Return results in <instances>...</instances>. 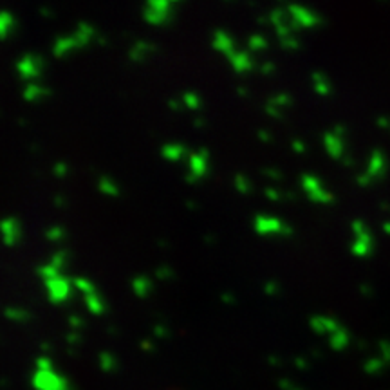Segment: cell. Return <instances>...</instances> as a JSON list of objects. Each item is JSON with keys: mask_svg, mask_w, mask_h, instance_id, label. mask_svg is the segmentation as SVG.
Segmentation results:
<instances>
[{"mask_svg": "<svg viewBox=\"0 0 390 390\" xmlns=\"http://www.w3.org/2000/svg\"><path fill=\"white\" fill-rule=\"evenodd\" d=\"M323 145H325V150L327 154L332 157V159H341V157H345V145H343V139L338 137L336 134L332 130H329L323 136Z\"/></svg>", "mask_w": 390, "mask_h": 390, "instance_id": "obj_9", "label": "cell"}, {"mask_svg": "<svg viewBox=\"0 0 390 390\" xmlns=\"http://www.w3.org/2000/svg\"><path fill=\"white\" fill-rule=\"evenodd\" d=\"M235 188L240 192V194H248L249 190H251V183H249V179L244 174H237L235 176Z\"/></svg>", "mask_w": 390, "mask_h": 390, "instance_id": "obj_27", "label": "cell"}, {"mask_svg": "<svg viewBox=\"0 0 390 390\" xmlns=\"http://www.w3.org/2000/svg\"><path fill=\"white\" fill-rule=\"evenodd\" d=\"M141 345H143V349H150V343H148V341H143Z\"/></svg>", "mask_w": 390, "mask_h": 390, "instance_id": "obj_56", "label": "cell"}, {"mask_svg": "<svg viewBox=\"0 0 390 390\" xmlns=\"http://www.w3.org/2000/svg\"><path fill=\"white\" fill-rule=\"evenodd\" d=\"M69 323H71V325H73L74 329H78V327L83 325V320L80 317H76V314H74V317H69Z\"/></svg>", "mask_w": 390, "mask_h": 390, "instance_id": "obj_43", "label": "cell"}, {"mask_svg": "<svg viewBox=\"0 0 390 390\" xmlns=\"http://www.w3.org/2000/svg\"><path fill=\"white\" fill-rule=\"evenodd\" d=\"M152 45L150 44H146V42H137L134 47H132V51H130V58L132 60H141V58H145L146 56V53L148 51H152Z\"/></svg>", "mask_w": 390, "mask_h": 390, "instance_id": "obj_24", "label": "cell"}, {"mask_svg": "<svg viewBox=\"0 0 390 390\" xmlns=\"http://www.w3.org/2000/svg\"><path fill=\"white\" fill-rule=\"evenodd\" d=\"M312 85H314V91L322 96L332 93L331 82L327 80V76L323 73H312Z\"/></svg>", "mask_w": 390, "mask_h": 390, "instance_id": "obj_19", "label": "cell"}, {"mask_svg": "<svg viewBox=\"0 0 390 390\" xmlns=\"http://www.w3.org/2000/svg\"><path fill=\"white\" fill-rule=\"evenodd\" d=\"M291 146H292V150L298 152V154H302V152H306V143L300 141V139H295Z\"/></svg>", "mask_w": 390, "mask_h": 390, "instance_id": "obj_39", "label": "cell"}, {"mask_svg": "<svg viewBox=\"0 0 390 390\" xmlns=\"http://www.w3.org/2000/svg\"><path fill=\"white\" fill-rule=\"evenodd\" d=\"M228 60L237 73H248L253 67V58L248 53H244V51H235V53L229 54Z\"/></svg>", "mask_w": 390, "mask_h": 390, "instance_id": "obj_13", "label": "cell"}, {"mask_svg": "<svg viewBox=\"0 0 390 390\" xmlns=\"http://www.w3.org/2000/svg\"><path fill=\"white\" fill-rule=\"evenodd\" d=\"M42 67H44V62L40 58H34V56H25L19 64V71L24 78H34V76H38Z\"/></svg>", "mask_w": 390, "mask_h": 390, "instance_id": "obj_12", "label": "cell"}, {"mask_svg": "<svg viewBox=\"0 0 390 390\" xmlns=\"http://www.w3.org/2000/svg\"><path fill=\"white\" fill-rule=\"evenodd\" d=\"M69 259V253L67 251H64V249H60L58 253H54L53 257H51V266H54L56 269H62L65 266V262H67Z\"/></svg>", "mask_w": 390, "mask_h": 390, "instance_id": "obj_29", "label": "cell"}, {"mask_svg": "<svg viewBox=\"0 0 390 390\" xmlns=\"http://www.w3.org/2000/svg\"><path fill=\"white\" fill-rule=\"evenodd\" d=\"M266 197H268V199H271V200H278V199H280V194H278L275 188H266Z\"/></svg>", "mask_w": 390, "mask_h": 390, "instance_id": "obj_42", "label": "cell"}, {"mask_svg": "<svg viewBox=\"0 0 390 390\" xmlns=\"http://www.w3.org/2000/svg\"><path fill=\"white\" fill-rule=\"evenodd\" d=\"M76 47H78V44H76V40H74V34H71V36H62V38L56 40L53 51L56 56H65L69 51H73V49Z\"/></svg>", "mask_w": 390, "mask_h": 390, "instance_id": "obj_17", "label": "cell"}, {"mask_svg": "<svg viewBox=\"0 0 390 390\" xmlns=\"http://www.w3.org/2000/svg\"><path fill=\"white\" fill-rule=\"evenodd\" d=\"M85 306H87V309L93 314H103L105 312V300H103L98 292H94V295H89V297H85Z\"/></svg>", "mask_w": 390, "mask_h": 390, "instance_id": "obj_20", "label": "cell"}, {"mask_svg": "<svg viewBox=\"0 0 390 390\" xmlns=\"http://www.w3.org/2000/svg\"><path fill=\"white\" fill-rule=\"evenodd\" d=\"M64 235V228H60V226H54V228H51L49 231H45V237H47L49 240H60Z\"/></svg>", "mask_w": 390, "mask_h": 390, "instance_id": "obj_33", "label": "cell"}, {"mask_svg": "<svg viewBox=\"0 0 390 390\" xmlns=\"http://www.w3.org/2000/svg\"><path fill=\"white\" fill-rule=\"evenodd\" d=\"M185 154L186 148L183 145H179V143H168V145H165L161 148V156L165 159H168V161H179V159H183Z\"/></svg>", "mask_w": 390, "mask_h": 390, "instance_id": "obj_15", "label": "cell"}, {"mask_svg": "<svg viewBox=\"0 0 390 390\" xmlns=\"http://www.w3.org/2000/svg\"><path fill=\"white\" fill-rule=\"evenodd\" d=\"M381 351H383V354H385L387 360H390V343H387V341H381Z\"/></svg>", "mask_w": 390, "mask_h": 390, "instance_id": "obj_46", "label": "cell"}, {"mask_svg": "<svg viewBox=\"0 0 390 390\" xmlns=\"http://www.w3.org/2000/svg\"><path fill=\"white\" fill-rule=\"evenodd\" d=\"M271 102H273L278 108L288 107V105H291V96H289V94H286V93H282V94H278V96H275Z\"/></svg>", "mask_w": 390, "mask_h": 390, "instance_id": "obj_32", "label": "cell"}, {"mask_svg": "<svg viewBox=\"0 0 390 390\" xmlns=\"http://www.w3.org/2000/svg\"><path fill=\"white\" fill-rule=\"evenodd\" d=\"M259 137H260V139H262V141H271V136H269V134L266 130H260L259 132Z\"/></svg>", "mask_w": 390, "mask_h": 390, "instance_id": "obj_50", "label": "cell"}, {"mask_svg": "<svg viewBox=\"0 0 390 390\" xmlns=\"http://www.w3.org/2000/svg\"><path fill=\"white\" fill-rule=\"evenodd\" d=\"M347 343H349V334L343 327H340L334 334H331V345L334 349H343V347H347Z\"/></svg>", "mask_w": 390, "mask_h": 390, "instance_id": "obj_23", "label": "cell"}, {"mask_svg": "<svg viewBox=\"0 0 390 390\" xmlns=\"http://www.w3.org/2000/svg\"><path fill=\"white\" fill-rule=\"evenodd\" d=\"M222 300H225V302H228V303H229V302H233L235 298H233V297H229V295H225V297H222Z\"/></svg>", "mask_w": 390, "mask_h": 390, "instance_id": "obj_55", "label": "cell"}, {"mask_svg": "<svg viewBox=\"0 0 390 390\" xmlns=\"http://www.w3.org/2000/svg\"><path fill=\"white\" fill-rule=\"evenodd\" d=\"M44 94H47V91L38 87V85H30V87L25 89V98L31 100V102H33V100H38V98H42Z\"/></svg>", "mask_w": 390, "mask_h": 390, "instance_id": "obj_31", "label": "cell"}, {"mask_svg": "<svg viewBox=\"0 0 390 390\" xmlns=\"http://www.w3.org/2000/svg\"><path fill=\"white\" fill-rule=\"evenodd\" d=\"M282 42V47L284 49H298L300 47V42H298V38L297 36H286V38H282L280 40Z\"/></svg>", "mask_w": 390, "mask_h": 390, "instance_id": "obj_34", "label": "cell"}, {"mask_svg": "<svg viewBox=\"0 0 390 390\" xmlns=\"http://www.w3.org/2000/svg\"><path fill=\"white\" fill-rule=\"evenodd\" d=\"M249 47L255 49V51H260V49H266L268 47V40L264 38L262 34H251L249 36Z\"/></svg>", "mask_w": 390, "mask_h": 390, "instance_id": "obj_30", "label": "cell"}, {"mask_svg": "<svg viewBox=\"0 0 390 390\" xmlns=\"http://www.w3.org/2000/svg\"><path fill=\"white\" fill-rule=\"evenodd\" d=\"M262 73L264 74H271V73H275V64H264L262 65Z\"/></svg>", "mask_w": 390, "mask_h": 390, "instance_id": "obj_47", "label": "cell"}, {"mask_svg": "<svg viewBox=\"0 0 390 390\" xmlns=\"http://www.w3.org/2000/svg\"><path fill=\"white\" fill-rule=\"evenodd\" d=\"M170 107H172V108H176V111H177V108L181 107L179 100H170Z\"/></svg>", "mask_w": 390, "mask_h": 390, "instance_id": "obj_51", "label": "cell"}, {"mask_svg": "<svg viewBox=\"0 0 390 390\" xmlns=\"http://www.w3.org/2000/svg\"><path fill=\"white\" fill-rule=\"evenodd\" d=\"M302 186L306 194H308L309 199L312 203H322V205H331L334 200V195L331 192L325 190V186L322 185V181L318 179L317 176H311V174H303L302 176Z\"/></svg>", "mask_w": 390, "mask_h": 390, "instance_id": "obj_3", "label": "cell"}, {"mask_svg": "<svg viewBox=\"0 0 390 390\" xmlns=\"http://www.w3.org/2000/svg\"><path fill=\"white\" fill-rule=\"evenodd\" d=\"M311 327L314 329V332H320V334H334L341 325L334 320V318L312 317Z\"/></svg>", "mask_w": 390, "mask_h": 390, "instance_id": "obj_10", "label": "cell"}, {"mask_svg": "<svg viewBox=\"0 0 390 390\" xmlns=\"http://www.w3.org/2000/svg\"><path fill=\"white\" fill-rule=\"evenodd\" d=\"M352 231H354V244H352V255H356V257H369L374 248V239H372V233L371 229L367 228V225L363 220L356 219L352 220Z\"/></svg>", "mask_w": 390, "mask_h": 390, "instance_id": "obj_1", "label": "cell"}, {"mask_svg": "<svg viewBox=\"0 0 390 390\" xmlns=\"http://www.w3.org/2000/svg\"><path fill=\"white\" fill-rule=\"evenodd\" d=\"M64 203H65L64 197H56V199H54V205L56 206H64Z\"/></svg>", "mask_w": 390, "mask_h": 390, "instance_id": "obj_53", "label": "cell"}, {"mask_svg": "<svg viewBox=\"0 0 390 390\" xmlns=\"http://www.w3.org/2000/svg\"><path fill=\"white\" fill-rule=\"evenodd\" d=\"M387 172V157L383 156V152L374 150L372 152L371 159H369V166H367V176L371 177V181L380 179L385 176Z\"/></svg>", "mask_w": 390, "mask_h": 390, "instance_id": "obj_8", "label": "cell"}, {"mask_svg": "<svg viewBox=\"0 0 390 390\" xmlns=\"http://www.w3.org/2000/svg\"><path fill=\"white\" fill-rule=\"evenodd\" d=\"M332 132H334L338 137H341V139H343V136H345V127H343V125H336V127L332 128Z\"/></svg>", "mask_w": 390, "mask_h": 390, "instance_id": "obj_45", "label": "cell"}, {"mask_svg": "<svg viewBox=\"0 0 390 390\" xmlns=\"http://www.w3.org/2000/svg\"><path fill=\"white\" fill-rule=\"evenodd\" d=\"M143 19L148 24L163 25L172 19V2L168 0H150L143 10Z\"/></svg>", "mask_w": 390, "mask_h": 390, "instance_id": "obj_2", "label": "cell"}, {"mask_svg": "<svg viewBox=\"0 0 390 390\" xmlns=\"http://www.w3.org/2000/svg\"><path fill=\"white\" fill-rule=\"evenodd\" d=\"M266 174H268L269 177H275V179H280V172L278 170H273V168H268V170H266Z\"/></svg>", "mask_w": 390, "mask_h": 390, "instance_id": "obj_49", "label": "cell"}, {"mask_svg": "<svg viewBox=\"0 0 390 390\" xmlns=\"http://www.w3.org/2000/svg\"><path fill=\"white\" fill-rule=\"evenodd\" d=\"M360 291L365 292V295H371V288H369V286H361Z\"/></svg>", "mask_w": 390, "mask_h": 390, "instance_id": "obj_54", "label": "cell"}, {"mask_svg": "<svg viewBox=\"0 0 390 390\" xmlns=\"http://www.w3.org/2000/svg\"><path fill=\"white\" fill-rule=\"evenodd\" d=\"M13 25H15V19L10 13H0V36L2 38L13 30Z\"/></svg>", "mask_w": 390, "mask_h": 390, "instance_id": "obj_25", "label": "cell"}, {"mask_svg": "<svg viewBox=\"0 0 390 390\" xmlns=\"http://www.w3.org/2000/svg\"><path fill=\"white\" fill-rule=\"evenodd\" d=\"M69 174V166L65 163H58V165H54V176L58 177H65Z\"/></svg>", "mask_w": 390, "mask_h": 390, "instance_id": "obj_36", "label": "cell"}, {"mask_svg": "<svg viewBox=\"0 0 390 390\" xmlns=\"http://www.w3.org/2000/svg\"><path fill=\"white\" fill-rule=\"evenodd\" d=\"M154 332H156L157 336H165V334H166V327L156 325V327H154Z\"/></svg>", "mask_w": 390, "mask_h": 390, "instance_id": "obj_48", "label": "cell"}, {"mask_svg": "<svg viewBox=\"0 0 390 390\" xmlns=\"http://www.w3.org/2000/svg\"><path fill=\"white\" fill-rule=\"evenodd\" d=\"M8 317H10L11 320H27L30 314L22 311V309H10V311H8Z\"/></svg>", "mask_w": 390, "mask_h": 390, "instance_id": "obj_35", "label": "cell"}, {"mask_svg": "<svg viewBox=\"0 0 390 390\" xmlns=\"http://www.w3.org/2000/svg\"><path fill=\"white\" fill-rule=\"evenodd\" d=\"M383 231H385L387 235H390V220H385V222H383Z\"/></svg>", "mask_w": 390, "mask_h": 390, "instance_id": "obj_52", "label": "cell"}, {"mask_svg": "<svg viewBox=\"0 0 390 390\" xmlns=\"http://www.w3.org/2000/svg\"><path fill=\"white\" fill-rule=\"evenodd\" d=\"M183 105L195 111V108H199L200 105H203V102H200V98L195 93H186L185 96H183Z\"/></svg>", "mask_w": 390, "mask_h": 390, "instance_id": "obj_28", "label": "cell"}, {"mask_svg": "<svg viewBox=\"0 0 390 390\" xmlns=\"http://www.w3.org/2000/svg\"><path fill=\"white\" fill-rule=\"evenodd\" d=\"M378 125H380L383 130H390V119L387 116H380L378 117Z\"/></svg>", "mask_w": 390, "mask_h": 390, "instance_id": "obj_41", "label": "cell"}, {"mask_svg": "<svg viewBox=\"0 0 390 390\" xmlns=\"http://www.w3.org/2000/svg\"><path fill=\"white\" fill-rule=\"evenodd\" d=\"M132 291L136 292L137 297H148L152 291V280L148 277H145V275H139V277L132 280Z\"/></svg>", "mask_w": 390, "mask_h": 390, "instance_id": "obj_16", "label": "cell"}, {"mask_svg": "<svg viewBox=\"0 0 390 390\" xmlns=\"http://www.w3.org/2000/svg\"><path fill=\"white\" fill-rule=\"evenodd\" d=\"M266 111H268V114H271L273 117L282 116V111H280V108H278L273 102H269L268 105H266Z\"/></svg>", "mask_w": 390, "mask_h": 390, "instance_id": "obj_37", "label": "cell"}, {"mask_svg": "<svg viewBox=\"0 0 390 390\" xmlns=\"http://www.w3.org/2000/svg\"><path fill=\"white\" fill-rule=\"evenodd\" d=\"M73 286H74V289H78V291H82L85 297H89V295H94V292H98L96 291V286H94L89 278H85V277H76L73 280Z\"/></svg>", "mask_w": 390, "mask_h": 390, "instance_id": "obj_21", "label": "cell"}, {"mask_svg": "<svg viewBox=\"0 0 390 390\" xmlns=\"http://www.w3.org/2000/svg\"><path fill=\"white\" fill-rule=\"evenodd\" d=\"M255 231L260 235H291L292 229L286 226L277 217L269 215H259L255 217Z\"/></svg>", "mask_w": 390, "mask_h": 390, "instance_id": "obj_5", "label": "cell"}, {"mask_svg": "<svg viewBox=\"0 0 390 390\" xmlns=\"http://www.w3.org/2000/svg\"><path fill=\"white\" fill-rule=\"evenodd\" d=\"M288 13H289V16L297 22V25L300 27V30H303V27L309 30V27H317V25L322 24L320 15H317L314 11H311L309 8H303V5H300V4L289 5Z\"/></svg>", "mask_w": 390, "mask_h": 390, "instance_id": "obj_6", "label": "cell"}, {"mask_svg": "<svg viewBox=\"0 0 390 390\" xmlns=\"http://www.w3.org/2000/svg\"><path fill=\"white\" fill-rule=\"evenodd\" d=\"M38 275L44 278V282H47V280L58 277V275H62V273H60V269H56L54 266H51V264H45V266L38 268Z\"/></svg>", "mask_w": 390, "mask_h": 390, "instance_id": "obj_26", "label": "cell"}, {"mask_svg": "<svg viewBox=\"0 0 390 390\" xmlns=\"http://www.w3.org/2000/svg\"><path fill=\"white\" fill-rule=\"evenodd\" d=\"M172 275H174V271H172L170 268H161V269H157V271H156L157 278H170Z\"/></svg>", "mask_w": 390, "mask_h": 390, "instance_id": "obj_38", "label": "cell"}, {"mask_svg": "<svg viewBox=\"0 0 390 390\" xmlns=\"http://www.w3.org/2000/svg\"><path fill=\"white\" fill-rule=\"evenodd\" d=\"M45 288H47L49 300L53 303H64L65 300L71 298V292H73V282L69 280L64 275H58V277L51 278L45 282Z\"/></svg>", "mask_w": 390, "mask_h": 390, "instance_id": "obj_4", "label": "cell"}, {"mask_svg": "<svg viewBox=\"0 0 390 390\" xmlns=\"http://www.w3.org/2000/svg\"><path fill=\"white\" fill-rule=\"evenodd\" d=\"M371 183H372L371 177L367 176V174H363V176L358 177V185H360V186H369V185H371Z\"/></svg>", "mask_w": 390, "mask_h": 390, "instance_id": "obj_44", "label": "cell"}, {"mask_svg": "<svg viewBox=\"0 0 390 390\" xmlns=\"http://www.w3.org/2000/svg\"><path fill=\"white\" fill-rule=\"evenodd\" d=\"M0 229H2V237H4V242L13 246V244L19 240L20 237V225L19 220L15 219H5L0 222Z\"/></svg>", "mask_w": 390, "mask_h": 390, "instance_id": "obj_14", "label": "cell"}, {"mask_svg": "<svg viewBox=\"0 0 390 390\" xmlns=\"http://www.w3.org/2000/svg\"><path fill=\"white\" fill-rule=\"evenodd\" d=\"M264 291L268 292V295H277L278 284L277 282H268V284H266V288H264Z\"/></svg>", "mask_w": 390, "mask_h": 390, "instance_id": "obj_40", "label": "cell"}, {"mask_svg": "<svg viewBox=\"0 0 390 390\" xmlns=\"http://www.w3.org/2000/svg\"><path fill=\"white\" fill-rule=\"evenodd\" d=\"M208 159H210V156H208V150H199L195 152V154H192L190 157H188V168H190V174L186 176V179L190 181V183H194L195 179H199V177H203L208 172Z\"/></svg>", "mask_w": 390, "mask_h": 390, "instance_id": "obj_7", "label": "cell"}, {"mask_svg": "<svg viewBox=\"0 0 390 390\" xmlns=\"http://www.w3.org/2000/svg\"><path fill=\"white\" fill-rule=\"evenodd\" d=\"M214 47L220 53H225L226 56H229L231 53H235V40L226 31L217 30L214 33Z\"/></svg>", "mask_w": 390, "mask_h": 390, "instance_id": "obj_11", "label": "cell"}, {"mask_svg": "<svg viewBox=\"0 0 390 390\" xmlns=\"http://www.w3.org/2000/svg\"><path fill=\"white\" fill-rule=\"evenodd\" d=\"M239 94H240V96H244V94H248V91H244L242 87H239Z\"/></svg>", "mask_w": 390, "mask_h": 390, "instance_id": "obj_57", "label": "cell"}, {"mask_svg": "<svg viewBox=\"0 0 390 390\" xmlns=\"http://www.w3.org/2000/svg\"><path fill=\"white\" fill-rule=\"evenodd\" d=\"M98 188H100V192H102V194H105V195H117L119 194V186L116 185V183H114L113 179H111V177H100V181H98Z\"/></svg>", "mask_w": 390, "mask_h": 390, "instance_id": "obj_22", "label": "cell"}, {"mask_svg": "<svg viewBox=\"0 0 390 390\" xmlns=\"http://www.w3.org/2000/svg\"><path fill=\"white\" fill-rule=\"evenodd\" d=\"M93 36H94V27L91 24H85V22H82V24L78 25L76 33H74V40H76L78 47H82V45H87Z\"/></svg>", "mask_w": 390, "mask_h": 390, "instance_id": "obj_18", "label": "cell"}]
</instances>
